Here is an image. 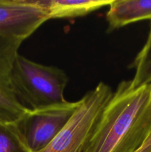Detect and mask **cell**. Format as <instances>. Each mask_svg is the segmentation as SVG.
I'll return each mask as SVG.
<instances>
[{
    "label": "cell",
    "instance_id": "6da1fadb",
    "mask_svg": "<svg viewBox=\"0 0 151 152\" xmlns=\"http://www.w3.org/2000/svg\"><path fill=\"white\" fill-rule=\"evenodd\" d=\"M151 135V83L118 84L104 108L85 152H136Z\"/></svg>",
    "mask_w": 151,
    "mask_h": 152
},
{
    "label": "cell",
    "instance_id": "7a4b0ae2",
    "mask_svg": "<svg viewBox=\"0 0 151 152\" xmlns=\"http://www.w3.org/2000/svg\"><path fill=\"white\" fill-rule=\"evenodd\" d=\"M68 81L61 68L38 63L20 54L12 71L15 94L23 106L30 110L67 102L64 93Z\"/></svg>",
    "mask_w": 151,
    "mask_h": 152
},
{
    "label": "cell",
    "instance_id": "3957f363",
    "mask_svg": "<svg viewBox=\"0 0 151 152\" xmlns=\"http://www.w3.org/2000/svg\"><path fill=\"white\" fill-rule=\"evenodd\" d=\"M113 91L99 83L78 100L73 115L60 133L39 152H85Z\"/></svg>",
    "mask_w": 151,
    "mask_h": 152
},
{
    "label": "cell",
    "instance_id": "277c9868",
    "mask_svg": "<svg viewBox=\"0 0 151 152\" xmlns=\"http://www.w3.org/2000/svg\"><path fill=\"white\" fill-rule=\"evenodd\" d=\"M78 105V100L36 110H28L17 123L30 152L44 149L65 127Z\"/></svg>",
    "mask_w": 151,
    "mask_h": 152
},
{
    "label": "cell",
    "instance_id": "5b68a950",
    "mask_svg": "<svg viewBox=\"0 0 151 152\" xmlns=\"http://www.w3.org/2000/svg\"><path fill=\"white\" fill-rule=\"evenodd\" d=\"M23 40L0 34V122L18 123L28 111L18 100L12 71Z\"/></svg>",
    "mask_w": 151,
    "mask_h": 152
},
{
    "label": "cell",
    "instance_id": "8992f818",
    "mask_svg": "<svg viewBox=\"0 0 151 152\" xmlns=\"http://www.w3.org/2000/svg\"><path fill=\"white\" fill-rule=\"evenodd\" d=\"M49 20L35 0H0V34L25 40Z\"/></svg>",
    "mask_w": 151,
    "mask_h": 152
},
{
    "label": "cell",
    "instance_id": "52a82bcc",
    "mask_svg": "<svg viewBox=\"0 0 151 152\" xmlns=\"http://www.w3.org/2000/svg\"><path fill=\"white\" fill-rule=\"evenodd\" d=\"M147 19L151 20V0H113L106 14L108 32Z\"/></svg>",
    "mask_w": 151,
    "mask_h": 152
},
{
    "label": "cell",
    "instance_id": "ba28073f",
    "mask_svg": "<svg viewBox=\"0 0 151 152\" xmlns=\"http://www.w3.org/2000/svg\"><path fill=\"white\" fill-rule=\"evenodd\" d=\"M51 19L83 16L108 6L113 0H35Z\"/></svg>",
    "mask_w": 151,
    "mask_h": 152
},
{
    "label": "cell",
    "instance_id": "9c48e42d",
    "mask_svg": "<svg viewBox=\"0 0 151 152\" xmlns=\"http://www.w3.org/2000/svg\"><path fill=\"white\" fill-rule=\"evenodd\" d=\"M130 68H134L135 74L130 80L131 86L137 88L141 86L151 83V29L147 41L142 50L138 53L133 62L130 64Z\"/></svg>",
    "mask_w": 151,
    "mask_h": 152
},
{
    "label": "cell",
    "instance_id": "30bf717a",
    "mask_svg": "<svg viewBox=\"0 0 151 152\" xmlns=\"http://www.w3.org/2000/svg\"><path fill=\"white\" fill-rule=\"evenodd\" d=\"M0 152H30L16 123L0 122Z\"/></svg>",
    "mask_w": 151,
    "mask_h": 152
},
{
    "label": "cell",
    "instance_id": "8fae6325",
    "mask_svg": "<svg viewBox=\"0 0 151 152\" xmlns=\"http://www.w3.org/2000/svg\"><path fill=\"white\" fill-rule=\"evenodd\" d=\"M136 152H151V144L147 145V146L142 147V148H139Z\"/></svg>",
    "mask_w": 151,
    "mask_h": 152
},
{
    "label": "cell",
    "instance_id": "7c38bea8",
    "mask_svg": "<svg viewBox=\"0 0 151 152\" xmlns=\"http://www.w3.org/2000/svg\"><path fill=\"white\" fill-rule=\"evenodd\" d=\"M150 144H151V135L149 137V138H148V139H147V140L146 142H145V143L143 145H142V147L147 146V145H150Z\"/></svg>",
    "mask_w": 151,
    "mask_h": 152
}]
</instances>
